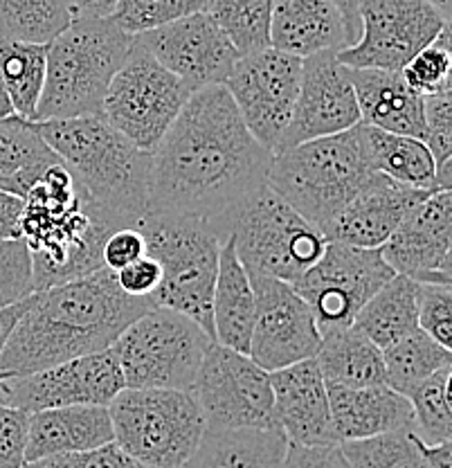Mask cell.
I'll return each mask as SVG.
<instances>
[{
    "mask_svg": "<svg viewBox=\"0 0 452 468\" xmlns=\"http://www.w3.org/2000/svg\"><path fill=\"white\" fill-rule=\"evenodd\" d=\"M272 158L226 86L201 88L149 154L147 217L205 223L223 243L241 209L268 187Z\"/></svg>",
    "mask_w": 452,
    "mask_h": 468,
    "instance_id": "cell-1",
    "label": "cell"
},
{
    "mask_svg": "<svg viewBox=\"0 0 452 468\" xmlns=\"http://www.w3.org/2000/svg\"><path fill=\"white\" fill-rule=\"evenodd\" d=\"M151 309L149 297L126 295L106 266L37 291L0 354V378L26 377L110 349L121 331Z\"/></svg>",
    "mask_w": 452,
    "mask_h": 468,
    "instance_id": "cell-2",
    "label": "cell"
},
{
    "mask_svg": "<svg viewBox=\"0 0 452 468\" xmlns=\"http://www.w3.org/2000/svg\"><path fill=\"white\" fill-rule=\"evenodd\" d=\"M124 228L86 194L63 163L52 165L23 198L18 237L34 261V284L46 291L104 268L101 248Z\"/></svg>",
    "mask_w": 452,
    "mask_h": 468,
    "instance_id": "cell-3",
    "label": "cell"
},
{
    "mask_svg": "<svg viewBox=\"0 0 452 468\" xmlns=\"http://www.w3.org/2000/svg\"><path fill=\"white\" fill-rule=\"evenodd\" d=\"M38 133L77 183L124 228L147 217L149 154L120 133L104 113L37 122Z\"/></svg>",
    "mask_w": 452,
    "mask_h": 468,
    "instance_id": "cell-4",
    "label": "cell"
},
{
    "mask_svg": "<svg viewBox=\"0 0 452 468\" xmlns=\"http://www.w3.org/2000/svg\"><path fill=\"white\" fill-rule=\"evenodd\" d=\"M131 46L133 37L113 18H72L47 43L46 84L34 122L104 113L106 92Z\"/></svg>",
    "mask_w": 452,
    "mask_h": 468,
    "instance_id": "cell-5",
    "label": "cell"
},
{
    "mask_svg": "<svg viewBox=\"0 0 452 468\" xmlns=\"http://www.w3.org/2000/svg\"><path fill=\"white\" fill-rule=\"evenodd\" d=\"M372 174L353 126L277 154L268 187L324 234Z\"/></svg>",
    "mask_w": 452,
    "mask_h": 468,
    "instance_id": "cell-6",
    "label": "cell"
},
{
    "mask_svg": "<svg viewBox=\"0 0 452 468\" xmlns=\"http://www.w3.org/2000/svg\"><path fill=\"white\" fill-rule=\"evenodd\" d=\"M113 441L149 468H183L205 431V417L184 389L124 388L109 406Z\"/></svg>",
    "mask_w": 452,
    "mask_h": 468,
    "instance_id": "cell-7",
    "label": "cell"
},
{
    "mask_svg": "<svg viewBox=\"0 0 452 468\" xmlns=\"http://www.w3.org/2000/svg\"><path fill=\"white\" fill-rule=\"evenodd\" d=\"M138 230L147 241V255L163 268V280L149 300L187 315L214 340L212 295L221 239L205 223L153 217L142 218Z\"/></svg>",
    "mask_w": 452,
    "mask_h": 468,
    "instance_id": "cell-8",
    "label": "cell"
},
{
    "mask_svg": "<svg viewBox=\"0 0 452 468\" xmlns=\"http://www.w3.org/2000/svg\"><path fill=\"white\" fill-rule=\"evenodd\" d=\"M212 343L187 315L153 306L121 331L110 351L126 388L192 392Z\"/></svg>",
    "mask_w": 452,
    "mask_h": 468,
    "instance_id": "cell-9",
    "label": "cell"
},
{
    "mask_svg": "<svg viewBox=\"0 0 452 468\" xmlns=\"http://www.w3.org/2000/svg\"><path fill=\"white\" fill-rule=\"evenodd\" d=\"M247 275L298 282L327 248V237L264 187L237 217L230 234Z\"/></svg>",
    "mask_w": 452,
    "mask_h": 468,
    "instance_id": "cell-10",
    "label": "cell"
},
{
    "mask_svg": "<svg viewBox=\"0 0 452 468\" xmlns=\"http://www.w3.org/2000/svg\"><path fill=\"white\" fill-rule=\"evenodd\" d=\"M192 95V88L160 66L133 37V46L106 92L104 117L138 149L151 154Z\"/></svg>",
    "mask_w": 452,
    "mask_h": 468,
    "instance_id": "cell-11",
    "label": "cell"
},
{
    "mask_svg": "<svg viewBox=\"0 0 452 468\" xmlns=\"http://www.w3.org/2000/svg\"><path fill=\"white\" fill-rule=\"evenodd\" d=\"M396 272L381 248H356L329 241L322 257L293 282V289L313 311L320 335L349 329L369 297Z\"/></svg>",
    "mask_w": 452,
    "mask_h": 468,
    "instance_id": "cell-12",
    "label": "cell"
},
{
    "mask_svg": "<svg viewBox=\"0 0 452 468\" xmlns=\"http://www.w3.org/2000/svg\"><path fill=\"white\" fill-rule=\"evenodd\" d=\"M205 426L279 428L270 372L247 354L212 343L192 388Z\"/></svg>",
    "mask_w": 452,
    "mask_h": 468,
    "instance_id": "cell-13",
    "label": "cell"
},
{
    "mask_svg": "<svg viewBox=\"0 0 452 468\" xmlns=\"http://www.w3.org/2000/svg\"><path fill=\"white\" fill-rule=\"evenodd\" d=\"M304 58L266 48L237 58L223 86L252 138L272 155L279 151L301 84Z\"/></svg>",
    "mask_w": 452,
    "mask_h": 468,
    "instance_id": "cell-14",
    "label": "cell"
},
{
    "mask_svg": "<svg viewBox=\"0 0 452 468\" xmlns=\"http://www.w3.org/2000/svg\"><path fill=\"white\" fill-rule=\"evenodd\" d=\"M361 38L338 52L347 68L401 72L448 21L427 0H363Z\"/></svg>",
    "mask_w": 452,
    "mask_h": 468,
    "instance_id": "cell-15",
    "label": "cell"
},
{
    "mask_svg": "<svg viewBox=\"0 0 452 468\" xmlns=\"http://www.w3.org/2000/svg\"><path fill=\"white\" fill-rule=\"evenodd\" d=\"M124 388L118 360L106 349L26 377L0 378V408L26 414L68 406L109 408Z\"/></svg>",
    "mask_w": 452,
    "mask_h": 468,
    "instance_id": "cell-16",
    "label": "cell"
},
{
    "mask_svg": "<svg viewBox=\"0 0 452 468\" xmlns=\"http://www.w3.org/2000/svg\"><path fill=\"white\" fill-rule=\"evenodd\" d=\"M255 289V326L250 356L266 372H277L301 360L315 358L322 335L313 311L289 282L250 275Z\"/></svg>",
    "mask_w": 452,
    "mask_h": 468,
    "instance_id": "cell-17",
    "label": "cell"
},
{
    "mask_svg": "<svg viewBox=\"0 0 452 468\" xmlns=\"http://www.w3.org/2000/svg\"><path fill=\"white\" fill-rule=\"evenodd\" d=\"M135 38L160 66L181 77L192 92L226 84L239 58L210 12H194Z\"/></svg>",
    "mask_w": 452,
    "mask_h": 468,
    "instance_id": "cell-18",
    "label": "cell"
},
{
    "mask_svg": "<svg viewBox=\"0 0 452 468\" xmlns=\"http://www.w3.org/2000/svg\"><path fill=\"white\" fill-rule=\"evenodd\" d=\"M335 55L338 52H322L301 61L300 95L277 154L309 140L344 133L361 124L352 80Z\"/></svg>",
    "mask_w": 452,
    "mask_h": 468,
    "instance_id": "cell-19",
    "label": "cell"
},
{
    "mask_svg": "<svg viewBox=\"0 0 452 468\" xmlns=\"http://www.w3.org/2000/svg\"><path fill=\"white\" fill-rule=\"evenodd\" d=\"M452 192H435L381 246L383 260L396 275L421 284H452Z\"/></svg>",
    "mask_w": 452,
    "mask_h": 468,
    "instance_id": "cell-20",
    "label": "cell"
},
{
    "mask_svg": "<svg viewBox=\"0 0 452 468\" xmlns=\"http://www.w3.org/2000/svg\"><path fill=\"white\" fill-rule=\"evenodd\" d=\"M430 189L412 187L373 172L364 180L352 203L340 212L324 237L327 241L356 248H381L396 228L410 217L416 205L426 201Z\"/></svg>",
    "mask_w": 452,
    "mask_h": 468,
    "instance_id": "cell-21",
    "label": "cell"
},
{
    "mask_svg": "<svg viewBox=\"0 0 452 468\" xmlns=\"http://www.w3.org/2000/svg\"><path fill=\"white\" fill-rule=\"evenodd\" d=\"M275 417L289 443L324 446L338 443L331 428L327 380L315 358L270 372Z\"/></svg>",
    "mask_w": 452,
    "mask_h": 468,
    "instance_id": "cell-22",
    "label": "cell"
},
{
    "mask_svg": "<svg viewBox=\"0 0 452 468\" xmlns=\"http://www.w3.org/2000/svg\"><path fill=\"white\" fill-rule=\"evenodd\" d=\"M335 441H356L392 431H415V412L403 394L387 385L338 388L327 385Z\"/></svg>",
    "mask_w": 452,
    "mask_h": 468,
    "instance_id": "cell-23",
    "label": "cell"
},
{
    "mask_svg": "<svg viewBox=\"0 0 452 468\" xmlns=\"http://www.w3.org/2000/svg\"><path fill=\"white\" fill-rule=\"evenodd\" d=\"M113 421L106 406L41 410L27 419L26 462L61 452H86L113 441Z\"/></svg>",
    "mask_w": 452,
    "mask_h": 468,
    "instance_id": "cell-24",
    "label": "cell"
},
{
    "mask_svg": "<svg viewBox=\"0 0 452 468\" xmlns=\"http://www.w3.org/2000/svg\"><path fill=\"white\" fill-rule=\"evenodd\" d=\"M347 72L361 109V124L423 140V97L405 84L401 72L367 68H347Z\"/></svg>",
    "mask_w": 452,
    "mask_h": 468,
    "instance_id": "cell-25",
    "label": "cell"
},
{
    "mask_svg": "<svg viewBox=\"0 0 452 468\" xmlns=\"http://www.w3.org/2000/svg\"><path fill=\"white\" fill-rule=\"evenodd\" d=\"M270 48L300 58L347 48L342 18L331 0H275Z\"/></svg>",
    "mask_w": 452,
    "mask_h": 468,
    "instance_id": "cell-26",
    "label": "cell"
},
{
    "mask_svg": "<svg viewBox=\"0 0 452 468\" xmlns=\"http://www.w3.org/2000/svg\"><path fill=\"white\" fill-rule=\"evenodd\" d=\"M214 343L239 354L250 351L255 326V289L247 271L235 252L232 239L221 243L218 271L212 295Z\"/></svg>",
    "mask_w": 452,
    "mask_h": 468,
    "instance_id": "cell-27",
    "label": "cell"
},
{
    "mask_svg": "<svg viewBox=\"0 0 452 468\" xmlns=\"http://www.w3.org/2000/svg\"><path fill=\"white\" fill-rule=\"evenodd\" d=\"M289 439L281 428L205 426L183 468H281Z\"/></svg>",
    "mask_w": 452,
    "mask_h": 468,
    "instance_id": "cell-28",
    "label": "cell"
},
{
    "mask_svg": "<svg viewBox=\"0 0 452 468\" xmlns=\"http://www.w3.org/2000/svg\"><path fill=\"white\" fill-rule=\"evenodd\" d=\"M364 158L372 172L390 176L398 183L412 185L430 192H441L436 187V165L430 149L419 138L387 133L367 124H356Z\"/></svg>",
    "mask_w": 452,
    "mask_h": 468,
    "instance_id": "cell-29",
    "label": "cell"
},
{
    "mask_svg": "<svg viewBox=\"0 0 452 468\" xmlns=\"http://www.w3.org/2000/svg\"><path fill=\"white\" fill-rule=\"evenodd\" d=\"M61 163L38 133L37 122L12 115L0 120V192L26 198L52 165Z\"/></svg>",
    "mask_w": 452,
    "mask_h": 468,
    "instance_id": "cell-30",
    "label": "cell"
},
{
    "mask_svg": "<svg viewBox=\"0 0 452 468\" xmlns=\"http://www.w3.org/2000/svg\"><path fill=\"white\" fill-rule=\"evenodd\" d=\"M315 363L327 385L353 389L385 385L383 349H378L353 326L324 334Z\"/></svg>",
    "mask_w": 452,
    "mask_h": 468,
    "instance_id": "cell-31",
    "label": "cell"
},
{
    "mask_svg": "<svg viewBox=\"0 0 452 468\" xmlns=\"http://www.w3.org/2000/svg\"><path fill=\"white\" fill-rule=\"evenodd\" d=\"M352 326L372 340L378 349L392 347L405 335L415 334L419 329L416 282L405 275H394L383 289L369 297Z\"/></svg>",
    "mask_w": 452,
    "mask_h": 468,
    "instance_id": "cell-32",
    "label": "cell"
},
{
    "mask_svg": "<svg viewBox=\"0 0 452 468\" xmlns=\"http://www.w3.org/2000/svg\"><path fill=\"white\" fill-rule=\"evenodd\" d=\"M47 46L0 38V77L12 101L14 115L34 122L46 84Z\"/></svg>",
    "mask_w": 452,
    "mask_h": 468,
    "instance_id": "cell-33",
    "label": "cell"
},
{
    "mask_svg": "<svg viewBox=\"0 0 452 468\" xmlns=\"http://www.w3.org/2000/svg\"><path fill=\"white\" fill-rule=\"evenodd\" d=\"M450 349L441 347L439 343L416 329L415 334L405 335L394 343L392 347L383 349V363H385V385L394 392L407 394L419 388L426 378L439 369L450 367Z\"/></svg>",
    "mask_w": 452,
    "mask_h": 468,
    "instance_id": "cell-34",
    "label": "cell"
},
{
    "mask_svg": "<svg viewBox=\"0 0 452 468\" xmlns=\"http://www.w3.org/2000/svg\"><path fill=\"white\" fill-rule=\"evenodd\" d=\"M70 23V0H0V38L47 46Z\"/></svg>",
    "mask_w": 452,
    "mask_h": 468,
    "instance_id": "cell-35",
    "label": "cell"
},
{
    "mask_svg": "<svg viewBox=\"0 0 452 468\" xmlns=\"http://www.w3.org/2000/svg\"><path fill=\"white\" fill-rule=\"evenodd\" d=\"M275 0H212L207 7L237 55L246 57L270 48V21Z\"/></svg>",
    "mask_w": 452,
    "mask_h": 468,
    "instance_id": "cell-36",
    "label": "cell"
},
{
    "mask_svg": "<svg viewBox=\"0 0 452 468\" xmlns=\"http://www.w3.org/2000/svg\"><path fill=\"white\" fill-rule=\"evenodd\" d=\"M349 468H427L421 439L412 431H392L383 435L340 443Z\"/></svg>",
    "mask_w": 452,
    "mask_h": 468,
    "instance_id": "cell-37",
    "label": "cell"
},
{
    "mask_svg": "<svg viewBox=\"0 0 452 468\" xmlns=\"http://www.w3.org/2000/svg\"><path fill=\"white\" fill-rule=\"evenodd\" d=\"M415 412V435L427 446L450 441L452 410H450V367L439 369L426 378L419 388L407 394Z\"/></svg>",
    "mask_w": 452,
    "mask_h": 468,
    "instance_id": "cell-38",
    "label": "cell"
},
{
    "mask_svg": "<svg viewBox=\"0 0 452 468\" xmlns=\"http://www.w3.org/2000/svg\"><path fill=\"white\" fill-rule=\"evenodd\" d=\"M194 12H207L203 0H118L113 21L131 37L163 27Z\"/></svg>",
    "mask_w": 452,
    "mask_h": 468,
    "instance_id": "cell-39",
    "label": "cell"
},
{
    "mask_svg": "<svg viewBox=\"0 0 452 468\" xmlns=\"http://www.w3.org/2000/svg\"><path fill=\"white\" fill-rule=\"evenodd\" d=\"M452 50H450V26L435 38L427 48L412 58L401 70L405 84L421 97L439 95L450 90Z\"/></svg>",
    "mask_w": 452,
    "mask_h": 468,
    "instance_id": "cell-40",
    "label": "cell"
},
{
    "mask_svg": "<svg viewBox=\"0 0 452 468\" xmlns=\"http://www.w3.org/2000/svg\"><path fill=\"white\" fill-rule=\"evenodd\" d=\"M423 117L426 133L423 143L430 149L436 165V187L441 192L450 189V160H452V92L423 97Z\"/></svg>",
    "mask_w": 452,
    "mask_h": 468,
    "instance_id": "cell-41",
    "label": "cell"
},
{
    "mask_svg": "<svg viewBox=\"0 0 452 468\" xmlns=\"http://www.w3.org/2000/svg\"><path fill=\"white\" fill-rule=\"evenodd\" d=\"M37 292L34 261L21 237L0 241V309L18 304Z\"/></svg>",
    "mask_w": 452,
    "mask_h": 468,
    "instance_id": "cell-42",
    "label": "cell"
},
{
    "mask_svg": "<svg viewBox=\"0 0 452 468\" xmlns=\"http://www.w3.org/2000/svg\"><path fill=\"white\" fill-rule=\"evenodd\" d=\"M416 315L419 329L441 347L452 345V284L416 282Z\"/></svg>",
    "mask_w": 452,
    "mask_h": 468,
    "instance_id": "cell-43",
    "label": "cell"
},
{
    "mask_svg": "<svg viewBox=\"0 0 452 468\" xmlns=\"http://www.w3.org/2000/svg\"><path fill=\"white\" fill-rule=\"evenodd\" d=\"M23 468H149L133 457L126 455L115 441L86 452H61V455L41 457L37 462H26Z\"/></svg>",
    "mask_w": 452,
    "mask_h": 468,
    "instance_id": "cell-44",
    "label": "cell"
},
{
    "mask_svg": "<svg viewBox=\"0 0 452 468\" xmlns=\"http://www.w3.org/2000/svg\"><path fill=\"white\" fill-rule=\"evenodd\" d=\"M27 419L30 414L14 408H0V468H23L26 464Z\"/></svg>",
    "mask_w": 452,
    "mask_h": 468,
    "instance_id": "cell-45",
    "label": "cell"
},
{
    "mask_svg": "<svg viewBox=\"0 0 452 468\" xmlns=\"http://www.w3.org/2000/svg\"><path fill=\"white\" fill-rule=\"evenodd\" d=\"M144 255H147V241H144L142 232L138 228H120L106 239L104 248H101L104 266L113 272L138 261Z\"/></svg>",
    "mask_w": 452,
    "mask_h": 468,
    "instance_id": "cell-46",
    "label": "cell"
},
{
    "mask_svg": "<svg viewBox=\"0 0 452 468\" xmlns=\"http://www.w3.org/2000/svg\"><path fill=\"white\" fill-rule=\"evenodd\" d=\"M118 286L131 297H151V292L160 286L163 280V268L153 257L144 255L138 261L129 263L126 268L115 272Z\"/></svg>",
    "mask_w": 452,
    "mask_h": 468,
    "instance_id": "cell-47",
    "label": "cell"
},
{
    "mask_svg": "<svg viewBox=\"0 0 452 468\" xmlns=\"http://www.w3.org/2000/svg\"><path fill=\"white\" fill-rule=\"evenodd\" d=\"M281 468H349V462L344 460L340 443H324V446L289 443Z\"/></svg>",
    "mask_w": 452,
    "mask_h": 468,
    "instance_id": "cell-48",
    "label": "cell"
},
{
    "mask_svg": "<svg viewBox=\"0 0 452 468\" xmlns=\"http://www.w3.org/2000/svg\"><path fill=\"white\" fill-rule=\"evenodd\" d=\"M23 198L0 192V241L18 237V218H21Z\"/></svg>",
    "mask_w": 452,
    "mask_h": 468,
    "instance_id": "cell-49",
    "label": "cell"
},
{
    "mask_svg": "<svg viewBox=\"0 0 452 468\" xmlns=\"http://www.w3.org/2000/svg\"><path fill=\"white\" fill-rule=\"evenodd\" d=\"M338 9L340 18L344 26V37H347V48L361 38V5L363 0H331Z\"/></svg>",
    "mask_w": 452,
    "mask_h": 468,
    "instance_id": "cell-50",
    "label": "cell"
},
{
    "mask_svg": "<svg viewBox=\"0 0 452 468\" xmlns=\"http://www.w3.org/2000/svg\"><path fill=\"white\" fill-rule=\"evenodd\" d=\"M72 18H110L113 16L118 0H70Z\"/></svg>",
    "mask_w": 452,
    "mask_h": 468,
    "instance_id": "cell-51",
    "label": "cell"
},
{
    "mask_svg": "<svg viewBox=\"0 0 452 468\" xmlns=\"http://www.w3.org/2000/svg\"><path fill=\"white\" fill-rule=\"evenodd\" d=\"M30 302H32V295L27 297V300L18 302V304L7 306V309H0V354H3L5 345H7V340H9V335H12L14 326H16V322L23 318V314L27 311Z\"/></svg>",
    "mask_w": 452,
    "mask_h": 468,
    "instance_id": "cell-52",
    "label": "cell"
},
{
    "mask_svg": "<svg viewBox=\"0 0 452 468\" xmlns=\"http://www.w3.org/2000/svg\"><path fill=\"white\" fill-rule=\"evenodd\" d=\"M423 457H426L427 468H452V446L450 441L435 443V446H427L421 441Z\"/></svg>",
    "mask_w": 452,
    "mask_h": 468,
    "instance_id": "cell-53",
    "label": "cell"
},
{
    "mask_svg": "<svg viewBox=\"0 0 452 468\" xmlns=\"http://www.w3.org/2000/svg\"><path fill=\"white\" fill-rule=\"evenodd\" d=\"M12 115H14L12 101H9V95H7V90H5V84H3V77H0V120H5V117H12Z\"/></svg>",
    "mask_w": 452,
    "mask_h": 468,
    "instance_id": "cell-54",
    "label": "cell"
},
{
    "mask_svg": "<svg viewBox=\"0 0 452 468\" xmlns=\"http://www.w3.org/2000/svg\"><path fill=\"white\" fill-rule=\"evenodd\" d=\"M427 3H430L432 7H435L436 12H439L441 16L446 18V21H450V9H452V0H427Z\"/></svg>",
    "mask_w": 452,
    "mask_h": 468,
    "instance_id": "cell-55",
    "label": "cell"
},
{
    "mask_svg": "<svg viewBox=\"0 0 452 468\" xmlns=\"http://www.w3.org/2000/svg\"><path fill=\"white\" fill-rule=\"evenodd\" d=\"M203 3H205V9H207L212 5V0H203Z\"/></svg>",
    "mask_w": 452,
    "mask_h": 468,
    "instance_id": "cell-56",
    "label": "cell"
}]
</instances>
